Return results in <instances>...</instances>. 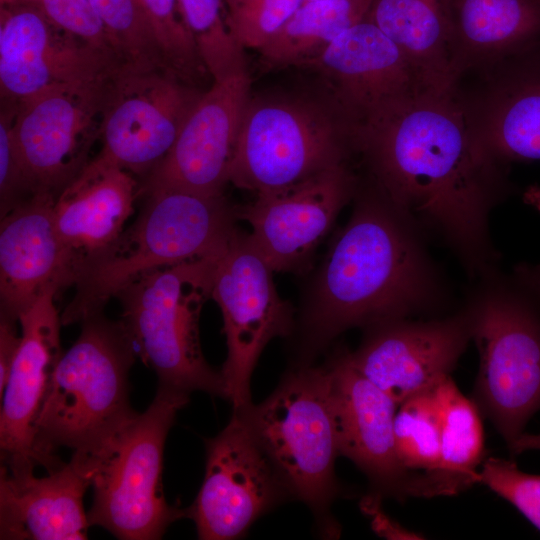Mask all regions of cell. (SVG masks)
Here are the masks:
<instances>
[{
    "instance_id": "cell-1",
    "label": "cell",
    "mask_w": 540,
    "mask_h": 540,
    "mask_svg": "<svg viewBox=\"0 0 540 540\" xmlns=\"http://www.w3.org/2000/svg\"><path fill=\"white\" fill-rule=\"evenodd\" d=\"M371 180L422 234L439 237L471 278L497 269L489 232L505 196L503 166L455 88L426 89L355 129Z\"/></svg>"
},
{
    "instance_id": "cell-2",
    "label": "cell",
    "mask_w": 540,
    "mask_h": 540,
    "mask_svg": "<svg viewBox=\"0 0 540 540\" xmlns=\"http://www.w3.org/2000/svg\"><path fill=\"white\" fill-rule=\"evenodd\" d=\"M353 200L305 295L299 343L307 359L348 329L430 313L448 296L423 235L386 195L368 179Z\"/></svg>"
},
{
    "instance_id": "cell-3",
    "label": "cell",
    "mask_w": 540,
    "mask_h": 540,
    "mask_svg": "<svg viewBox=\"0 0 540 540\" xmlns=\"http://www.w3.org/2000/svg\"><path fill=\"white\" fill-rule=\"evenodd\" d=\"M145 195L135 222L79 271L62 325L102 313L111 298L148 272L220 255L239 230L236 206L223 194L156 189Z\"/></svg>"
},
{
    "instance_id": "cell-4",
    "label": "cell",
    "mask_w": 540,
    "mask_h": 540,
    "mask_svg": "<svg viewBox=\"0 0 540 540\" xmlns=\"http://www.w3.org/2000/svg\"><path fill=\"white\" fill-rule=\"evenodd\" d=\"M477 280L465 303L480 356L474 402L509 448L540 410V264Z\"/></svg>"
},
{
    "instance_id": "cell-5",
    "label": "cell",
    "mask_w": 540,
    "mask_h": 540,
    "mask_svg": "<svg viewBox=\"0 0 540 540\" xmlns=\"http://www.w3.org/2000/svg\"><path fill=\"white\" fill-rule=\"evenodd\" d=\"M81 324L79 337L56 367L36 423L48 473L64 464L57 448L89 452L136 413L128 378L137 352L121 321L98 313Z\"/></svg>"
},
{
    "instance_id": "cell-6",
    "label": "cell",
    "mask_w": 540,
    "mask_h": 540,
    "mask_svg": "<svg viewBox=\"0 0 540 540\" xmlns=\"http://www.w3.org/2000/svg\"><path fill=\"white\" fill-rule=\"evenodd\" d=\"M354 132L324 89L250 94L228 182L257 194L347 164L356 154Z\"/></svg>"
},
{
    "instance_id": "cell-7",
    "label": "cell",
    "mask_w": 540,
    "mask_h": 540,
    "mask_svg": "<svg viewBox=\"0 0 540 540\" xmlns=\"http://www.w3.org/2000/svg\"><path fill=\"white\" fill-rule=\"evenodd\" d=\"M189 393L158 386L149 407L135 413L86 460L93 488L87 513L90 526H100L124 540L160 539L186 508L167 502L162 485L164 446L177 413Z\"/></svg>"
},
{
    "instance_id": "cell-8",
    "label": "cell",
    "mask_w": 540,
    "mask_h": 540,
    "mask_svg": "<svg viewBox=\"0 0 540 540\" xmlns=\"http://www.w3.org/2000/svg\"><path fill=\"white\" fill-rule=\"evenodd\" d=\"M237 412L289 496L311 509L325 535H339L330 506L339 493L335 462L340 451L326 364H300L264 401Z\"/></svg>"
},
{
    "instance_id": "cell-9",
    "label": "cell",
    "mask_w": 540,
    "mask_h": 540,
    "mask_svg": "<svg viewBox=\"0 0 540 540\" xmlns=\"http://www.w3.org/2000/svg\"><path fill=\"white\" fill-rule=\"evenodd\" d=\"M218 257L153 270L116 296L122 307L120 321L137 354L156 373L158 386L224 398L220 371L206 362L199 335Z\"/></svg>"
},
{
    "instance_id": "cell-10",
    "label": "cell",
    "mask_w": 540,
    "mask_h": 540,
    "mask_svg": "<svg viewBox=\"0 0 540 540\" xmlns=\"http://www.w3.org/2000/svg\"><path fill=\"white\" fill-rule=\"evenodd\" d=\"M273 270L240 230L216 260L212 296L223 317L227 356L220 370L233 411L251 402L250 380L265 346L294 329L293 308L273 282Z\"/></svg>"
},
{
    "instance_id": "cell-11",
    "label": "cell",
    "mask_w": 540,
    "mask_h": 540,
    "mask_svg": "<svg viewBox=\"0 0 540 540\" xmlns=\"http://www.w3.org/2000/svg\"><path fill=\"white\" fill-rule=\"evenodd\" d=\"M202 93L166 69L117 72L106 85L102 148L91 161L146 178L173 147Z\"/></svg>"
},
{
    "instance_id": "cell-12",
    "label": "cell",
    "mask_w": 540,
    "mask_h": 540,
    "mask_svg": "<svg viewBox=\"0 0 540 540\" xmlns=\"http://www.w3.org/2000/svg\"><path fill=\"white\" fill-rule=\"evenodd\" d=\"M108 81L57 87L15 102L13 138L31 195L57 198L88 164L100 138Z\"/></svg>"
},
{
    "instance_id": "cell-13",
    "label": "cell",
    "mask_w": 540,
    "mask_h": 540,
    "mask_svg": "<svg viewBox=\"0 0 540 540\" xmlns=\"http://www.w3.org/2000/svg\"><path fill=\"white\" fill-rule=\"evenodd\" d=\"M287 497L243 416L233 411L225 428L205 441L204 479L186 518L199 539H237Z\"/></svg>"
},
{
    "instance_id": "cell-14",
    "label": "cell",
    "mask_w": 540,
    "mask_h": 540,
    "mask_svg": "<svg viewBox=\"0 0 540 540\" xmlns=\"http://www.w3.org/2000/svg\"><path fill=\"white\" fill-rule=\"evenodd\" d=\"M119 72L106 56L56 26L37 2L1 5V99L19 102L49 89L101 84Z\"/></svg>"
},
{
    "instance_id": "cell-15",
    "label": "cell",
    "mask_w": 540,
    "mask_h": 540,
    "mask_svg": "<svg viewBox=\"0 0 540 540\" xmlns=\"http://www.w3.org/2000/svg\"><path fill=\"white\" fill-rule=\"evenodd\" d=\"M358 185L348 163L342 164L257 193L236 206V215L250 225V238L273 272H301Z\"/></svg>"
},
{
    "instance_id": "cell-16",
    "label": "cell",
    "mask_w": 540,
    "mask_h": 540,
    "mask_svg": "<svg viewBox=\"0 0 540 540\" xmlns=\"http://www.w3.org/2000/svg\"><path fill=\"white\" fill-rule=\"evenodd\" d=\"M352 364L398 405L449 377L472 340L466 304L428 320L396 319L366 328Z\"/></svg>"
},
{
    "instance_id": "cell-17",
    "label": "cell",
    "mask_w": 540,
    "mask_h": 540,
    "mask_svg": "<svg viewBox=\"0 0 540 540\" xmlns=\"http://www.w3.org/2000/svg\"><path fill=\"white\" fill-rule=\"evenodd\" d=\"M250 85L247 70L213 81L193 107L167 156L145 178L140 193L175 189L223 194Z\"/></svg>"
},
{
    "instance_id": "cell-18",
    "label": "cell",
    "mask_w": 540,
    "mask_h": 540,
    "mask_svg": "<svg viewBox=\"0 0 540 540\" xmlns=\"http://www.w3.org/2000/svg\"><path fill=\"white\" fill-rule=\"evenodd\" d=\"M305 68L320 76L354 129L427 89L394 42L366 19Z\"/></svg>"
},
{
    "instance_id": "cell-19",
    "label": "cell",
    "mask_w": 540,
    "mask_h": 540,
    "mask_svg": "<svg viewBox=\"0 0 540 540\" xmlns=\"http://www.w3.org/2000/svg\"><path fill=\"white\" fill-rule=\"evenodd\" d=\"M340 455L368 478L372 495L413 497L415 477L399 462L394 441L398 404L367 379L340 351L326 363Z\"/></svg>"
},
{
    "instance_id": "cell-20",
    "label": "cell",
    "mask_w": 540,
    "mask_h": 540,
    "mask_svg": "<svg viewBox=\"0 0 540 540\" xmlns=\"http://www.w3.org/2000/svg\"><path fill=\"white\" fill-rule=\"evenodd\" d=\"M58 292H44L18 320L21 342L1 395L0 411L1 465L9 469L42 466L36 423L63 355L61 315L54 303Z\"/></svg>"
},
{
    "instance_id": "cell-21",
    "label": "cell",
    "mask_w": 540,
    "mask_h": 540,
    "mask_svg": "<svg viewBox=\"0 0 540 540\" xmlns=\"http://www.w3.org/2000/svg\"><path fill=\"white\" fill-rule=\"evenodd\" d=\"M55 199L33 194L1 217V316L12 321L47 290L73 286L69 257L55 227Z\"/></svg>"
},
{
    "instance_id": "cell-22",
    "label": "cell",
    "mask_w": 540,
    "mask_h": 540,
    "mask_svg": "<svg viewBox=\"0 0 540 540\" xmlns=\"http://www.w3.org/2000/svg\"><path fill=\"white\" fill-rule=\"evenodd\" d=\"M33 471L1 465L0 539H86L90 525L83 498L91 478L84 457L74 452L44 477Z\"/></svg>"
},
{
    "instance_id": "cell-23",
    "label": "cell",
    "mask_w": 540,
    "mask_h": 540,
    "mask_svg": "<svg viewBox=\"0 0 540 540\" xmlns=\"http://www.w3.org/2000/svg\"><path fill=\"white\" fill-rule=\"evenodd\" d=\"M139 194L133 174L89 161L57 196L53 217L74 283L81 268L122 234Z\"/></svg>"
},
{
    "instance_id": "cell-24",
    "label": "cell",
    "mask_w": 540,
    "mask_h": 540,
    "mask_svg": "<svg viewBox=\"0 0 540 540\" xmlns=\"http://www.w3.org/2000/svg\"><path fill=\"white\" fill-rule=\"evenodd\" d=\"M509 59L473 120L500 164L540 161V43Z\"/></svg>"
},
{
    "instance_id": "cell-25",
    "label": "cell",
    "mask_w": 540,
    "mask_h": 540,
    "mask_svg": "<svg viewBox=\"0 0 540 540\" xmlns=\"http://www.w3.org/2000/svg\"><path fill=\"white\" fill-rule=\"evenodd\" d=\"M366 20L394 42L427 89L455 88L460 73L447 0H373Z\"/></svg>"
},
{
    "instance_id": "cell-26",
    "label": "cell",
    "mask_w": 540,
    "mask_h": 540,
    "mask_svg": "<svg viewBox=\"0 0 540 540\" xmlns=\"http://www.w3.org/2000/svg\"><path fill=\"white\" fill-rule=\"evenodd\" d=\"M450 12L459 73L540 43V0H456Z\"/></svg>"
},
{
    "instance_id": "cell-27",
    "label": "cell",
    "mask_w": 540,
    "mask_h": 540,
    "mask_svg": "<svg viewBox=\"0 0 540 540\" xmlns=\"http://www.w3.org/2000/svg\"><path fill=\"white\" fill-rule=\"evenodd\" d=\"M441 415V450L438 467L421 476L414 497L452 496L479 483L484 436L480 411L449 376L436 387Z\"/></svg>"
},
{
    "instance_id": "cell-28",
    "label": "cell",
    "mask_w": 540,
    "mask_h": 540,
    "mask_svg": "<svg viewBox=\"0 0 540 540\" xmlns=\"http://www.w3.org/2000/svg\"><path fill=\"white\" fill-rule=\"evenodd\" d=\"M373 0L303 2L257 51L269 68L306 67L343 32L366 19Z\"/></svg>"
},
{
    "instance_id": "cell-29",
    "label": "cell",
    "mask_w": 540,
    "mask_h": 540,
    "mask_svg": "<svg viewBox=\"0 0 540 540\" xmlns=\"http://www.w3.org/2000/svg\"><path fill=\"white\" fill-rule=\"evenodd\" d=\"M90 1L120 71L169 70L140 0Z\"/></svg>"
},
{
    "instance_id": "cell-30",
    "label": "cell",
    "mask_w": 540,
    "mask_h": 540,
    "mask_svg": "<svg viewBox=\"0 0 540 540\" xmlns=\"http://www.w3.org/2000/svg\"><path fill=\"white\" fill-rule=\"evenodd\" d=\"M435 387L401 402L394 418L396 454L415 483L434 472L440 461L442 426Z\"/></svg>"
},
{
    "instance_id": "cell-31",
    "label": "cell",
    "mask_w": 540,
    "mask_h": 540,
    "mask_svg": "<svg viewBox=\"0 0 540 540\" xmlns=\"http://www.w3.org/2000/svg\"><path fill=\"white\" fill-rule=\"evenodd\" d=\"M185 25L213 81L247 70L227 23L224 0H180Z\"/></svg>"
},
{
    "instance_id": "cell-32",
    "label": "cell",
    "mask_w": 540,
    "mask_h": 540,
    "mask_svg": "<svg viewBox=\"0 0 540 540\" xmlns=\"http://www.w3.org/2000/svg\"><path fill=\"white\" fill-rule=\"evenodd\" d=\"M167 68L195 85L207 72L185 25L180 0H140Z\"/></svg>"
},
{
    "instance_id": "cell-33",
    "label": "cell",
    "mask_w": 540,
    "mask_h": 540,
    "mask_svg": "<svg viewBox=\"0 0 540 540\" xmlns=\"http://www.w3.org/2000/svg\"><path fill=\"white\" fill-rule=\"evenodd\" d=\"M303 0H224L231 34L245 49L261 48Z\"/></svg>"
},
{
    "instance_id": "cell-34",
    "label": "cell",
    "mask_w": 540,
    "mask_h": 540,
    "mask_svg": "<svg viewBox=\"0 0 540 540\" xmlns=\"http://www.w3.org/2000/svg\"><path fill=\"white\" fill-rule=\"evenodd\" d=\"M479 483L512 504L540 531V475L520 470L513 461L489 457L481 464Z\"/></svg>"
},
{
    "instance_id": "cell-35",
    "label": "cell",
    "mask_w": 540,
    "mask_h": 540,
    "mask_svg": "<svg viewBox=\"0 0 540 540\" xmlns=\"http://www.w3.org/2000/svg\"><path fill=\"white\" fill-rule=\"evenodd\" d=\"M36 2L56 26L109 58L120 71L90 0H36Z\"/></svg>"
},
{
    "instance_id": "cell-36",
    "label": "cell",
    "mask_w": 540,
    "mask_h": 540,
    "mask_svg": "<svg viewBox=\"0 0 540 540\" xmlns=\"http://www.w3.org/2000/svg\"><path fill=\"white\" fill-rule=\"evenodd\" d=\"M0 113V213L5 216L31 196L16 150L12 124L16 103L2 100Z\"/></svg>"
},
{
    "instance_id": "cell-37",
    "label": "cell",
    "mask_w": 540,
    "mask_h": 540,
    "mask_svg": "<svg viewBox=\"0 0 540 540\" xmlns=\"http://www.w3.org/2000/svg\"><path fill=\"white\" fill-rule=\"evenodd\" d=\"M21 342L15 321L1 316L0 319V395L9 377L10 369Z\"/></svg>"
},
{
    "instance_id": "cell-38",
    "label": "cell",
    "mask_w": 540,
    "mask_h": 540,
    "mask_svg": "<svg viewBox=\"0 0 540 540\" xmlns=\"http://www.w3.org/2000/svg\"><path fill=\"white\" fill-rule=\"evenodd\" d=\"M381 498L374 495L365 497L361 503L362 510L372 521L373 529L381 536L392 539H414L417 534L405 530L386 516L380 507Z\"/></svg>"
},
{
    "instance_id": "cell-39",
    "label": "cell",
    "mask_w": 540,
    "mask_h": 540,
    "mask_svg": "<svg viewBox=\"0 0 540 540\" xmlns=\"http://www.w3.org/2000/svg\"><path fill=\"white\" fill-rule=\"evenodd\" d=\"M509 450L513 455H517L529 450H540V433L521 434L519 438L509 447Z\"/></svg>"
},
{
    "instance_id": "cell-40",
    "label": "cell",
    "mask_w": 540,
    "mask_h": 540,
    "mask_svg": "<svg viewBox=\"0 0 540 540\" xmlns=\"http://www.w3.org/2000/svg\"><path fill=\"white\" fill-rule=\"evenodd\" d=\"M523 200L540 213V186H529L523 193Z\"/></svg>"
},
{
    "instance_id": "cell-41",
    "label": "cell",
    "mask_w": 540,
    "mask_h": 540,
    "mask_svg": "<svg viewBox=\"0 0 540 540\" xmlns=\"http://www.w3.org/2000/svg\"><path fill=\"white\" fill-rule=\"evenodd\" d=\"M0 1H1V5L15 3V2H24V1L36 2V0H0Z\"/></svg>"
},
{
    "instance_id": "cell-42",
    "label": "cell",
    "mask_w": 540,
    "mask_h": 540,
    "mask_svg": "<svg viewBox=\"0 0 540 540\" xmlns=\"http://www.w3.org/2000/svg\"><path fill=\"white\" fill-rule=\"evenodd\" d=\"M305 1H312V0H303V2H305Z\"/></svg>"
}]
</instances>
